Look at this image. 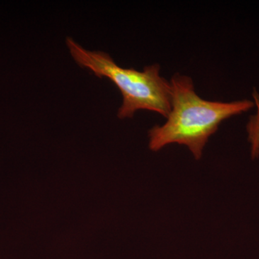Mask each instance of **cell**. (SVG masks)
<instances>
[{
    "instance_id": "6da1fadb",
    "label": "cell",
    "mask_w": 259,
    "mask_h": 259,
    "mask_svg": "<svg viewBox=\"0 0 259 259\" xmlns=\"http://www.w3.org/2000/svg\"><path fill=\"white\" fill-rule=\"evenodd\" d=\"M169 82L171 111L167 121L148 133L149 148L153 151L168 144L185 145L196 159H200L209 137L223 121L255 106L254 102L248 100L228 102L203 100L196 93L192 78L179 73Z\"/></svg>"
},
{
    "instance_id": "3957f363",
    "label": "cell",
    "mask_w": 259,
    "mask_h": 259,
    "mask_svg": "<svg viewBox=\"0 0 259 259\" xmlns=\"http://www.w3.org/2000/svg\"><path fill=\"white\" fill-rule=\"evenodd\" d=\"M253 102L256 107L255 115L250 116L246 125L248 142L250 144V155L253 159L259 156V94L253 90Z\"/></svg>"
},
{
    "instance_id": "7a4b0ae2",
    "label": "cell",
    "mask_w": 259,
    "mask_h": 259,
    "mask_svg": "<svg viewBox=\"0 0 259 259\" xmlns=\"http://www.w3.org/2000/svg\"><path fill=\"white\" fill-rule=\"evenodd\" d=\"M66 44L81 67L90 69L99 78L111 80L119 89L123 98L119 118H131L139 110L157 112L166 118L171 111V85L160 75L159 65L145 66L142 71L124 69L106 53L86 50L71 37L66 38Z\"/></svg>"
}]
</instances>
